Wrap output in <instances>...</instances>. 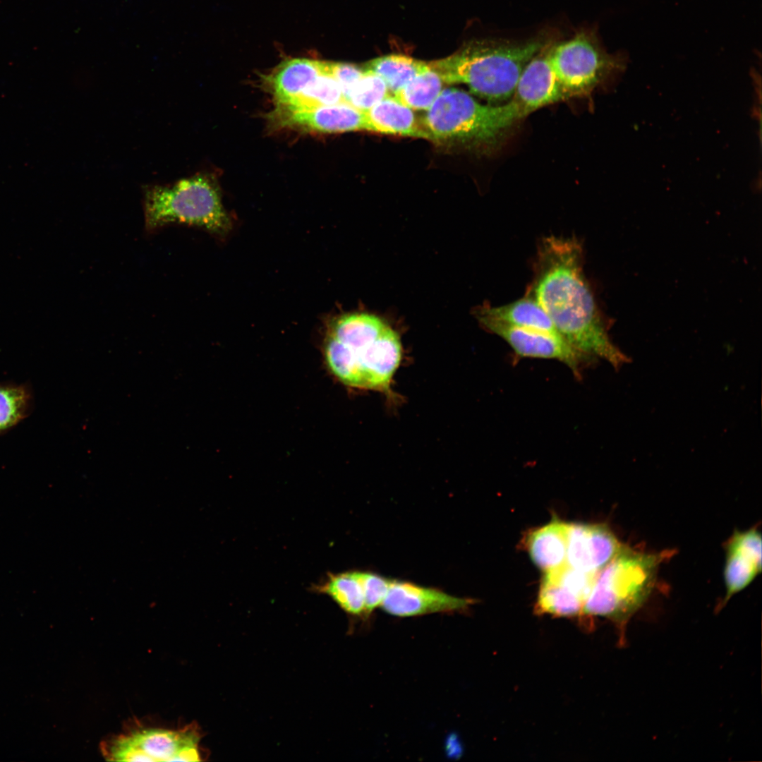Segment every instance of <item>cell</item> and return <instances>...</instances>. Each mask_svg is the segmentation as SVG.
Wrapping results in <instances>:
<instances>
[{
  "label": "cell",
  "mask_w": 762,
  "mask_h": 762,
  "mask_svg": "<svg viewBox=\"0 0 762 762\" xmlns=\"http://www.w3.org/2000/svg\"><path fill=\"white\" fill-rule=\"evenodd\" d=\"M672 551L651 553L622 545L596 574L581 623L588 629L594 617L609 619L620 634L649 598L660 564Z\"/></svg>",
  "instance_id": "5"
},
{
  "label": "cell",
  "mask_w": 762,
  "mask_h": 762,
  "mask_svg": "<svg viewBox=\"0 0 762 762\" xmlns=\"http://www.w3.org/2000/svg\"><path fill=\"white\" fill-rule=\"evenodd\" d=\"M583 262V248L576 238H543L526 294L539 303L575 350L591 361L598 358L619 366L624 356L611 341Z\"/></svg>",
  "instance_id": "1"
},
{
  "label": "cell",
  "mask_w": 762,
  "mask_h": 762,
  "mask_svg": "<svg viewBox=\"0 0 762 762\" xmlns=\"http://www.w3.org/2000/svg\"><path fill=\"white\" fill-rule=\"evenodd\" d=\"M368 131L430 140L421 119L411 109L389 95L364 111Z\"/></svg>",
  "instance_id": "16"
},
{
  "label": "cell",
  "mask_w": 762,
  "mask_h": 762,
  "mask_svg": "<svg viewBox=\"0 0 762 762\" xmlns=\"http://www.w3.org/2000/svg\"><path fill=\"white\" fill-rule=\"evenodd\" d=\"M761 535L755 528L734 531L726 545L724 567L725 605L748 586L761 572Z\"/></svg>",
  "instance_id": "14"
},
{
  "label": "cell",
  "mask_w": 762,
  "mask_h": 762,
  "mask_svg": "<svg viewBox=\"0 0 762 762\" xmlns=\"http://www.w3.org/2000/svg\"><path fill=\"white\" fill-rule=\"evenodd\" d=\"M32 406V395L25 385L0 383V434L27 418Z\"/></svg>",
  "instance_id": "24"
},
{
  "label": "cell",
  "mask_w": 762,
  "mask_h": 762,
  "mask_svg": "<svg viewBox=\"0 0 762 762\" xmlns=\"http://www.w3.org/2000/svg\"><path fill=\"white\" fill-rule=\"evenodd\" d=\"M143 208L147 233L172 224L197 226L217 234H224L231 227L219 186L208 174L145 186Z\"/></svg>",
  "instance_id": "6"
},
{
  "label": "cell",
  "mask_w": 762,
  "mask_h": 762,
  "mask_svg": "<svg viewBox=\"0 0 762 762\" xmlns=\"http://www.w3.org/2000/svg\"><path fill=\"white\" fill-rule=\"evenodd\" d=\"M329 373L344 385L394 397L392 385L402 358L399 334L380 318L349 313L329 325L323 347Z\"/></svg>",
  "instance_id": "2"
},
{
  "label": "cell",
  "mask_w": 762,
  "mask_h": 762,
  "mask_svg": "<svg viewBox=\"0 0 762 762\" xmlns=\"http://www.w3.org/2000/svg\"><path fill=\"white\" fill-rule=\"evenodd\" d=\"M442 84L438 74L430 68L415 76L392 96L411 109L427 110L442 92Z\"/></svg>",
  "instance_id": "23"
},
{
  "label": "cell",
  "mask_w": 762,
  "mask_h": 762,
  "mask_svg": "<svg viewBox=\"0 0 762 762\" xmlns=\"http://www.w3.org/2000/svg\"><path fill=\"white\" fill-rule=\"evenodd\" d=\"M543 47L541 39L475 40L428 66L443 83L464 84L487 103L499 105L512 98L524 68Z\"/></svg>",
  "instance_id": "3"
},
{
  "label": "cell",
  "mask_w": 762,
  "mask_h": 762,
  "mask_svg": "<svg viewBox=\"0 0 762 762\" xmlns=\"http://www.w3.org/2000/svg\"><path fill=\"white\" fill-rule=\"evenodd\" d=\"M476 315L485 329L504 340L519 357L559 361L577 378L581 377L582 367L591 361L575 350L561 335L513 326L480 310Z\"/></svg>",
  "instance_id": "9"
},
{
  "label": "cell",
  "mask_w": 762,
  "mask_h": 762,
  "mask_svg": "<svg viewBox=\"0 0 762 762\" xmlns=\"http://www.w3.org/2000/svg\"><path fill=\"white\" fill-rule=\"evenodd\" d=\"M355 572L363 589L364 618H367L376 608L381 606L389 588L391 579L369 571L355 570Z\"/></svg>",
  "instance_id": "26"
},
{
  "label": "cell",
  "mask_w": 762,
  "mask_h": 762,
  "mask_svg": "<svg viewBox=\"0 0 762 762\" xmlns=\"http://www.w3.org/2000/svg\"><path fill=\"white\" fill-rule=\"evenodd\" d=\"M362 69L380 77L392 95L415 76L430 69L428 63L404 56L389 54L370 60Z\"/></svg>",
  "instance_id": "21"
},
{
  "label": "cell",
  "mask_w": 762,
  "mask_h": 762,
  "mask_svg": "<svg viewBox=\"0 0 762 762\" xmlns=\"http://www.w3.org/2000/svg\"><path fill=\"white\" fill-rule=\"evenodd\" d=\"M471 598L450 595L439 588L420 586L402 580H391L381 608L399 617L433 613H456L467 611L473 605Z\"/></svg>",
  "instance_id": "11"
},
{
  "label": "cell",
  "mask_w": 762,
  "mask_h": 762,
  "mask_svg": "<svg viewBox=\"0 0 762 762\" xmlns=\"http://www.w3.org/2000/svg\"><path fill=\"white\" fill-rule=\"evenodd\" d=\"M269 119L276 126L320 133L368 131L364 112L346 103L293 111L274 109Z\"/></svg>",
  "instance_id": "13"
},
{
  "label": "cell",
  "mask_w": 762,
  "mask_h": 762,
  "mask_svg": "<svg viewBox=\"0 0 762 762\" xmlns=\"http://www.w3.org/2000/svg\"><path fill=\"white\" fill-rule=\"evenodd\" d=\"M596 574L574 569L567 564L545 572L535 605L538 615L578 618L583 609Z\"/></svg>",
  "instance_id": "10"
},
{
  "label": "cell",
  "mask_w": 762,
  "mask_h": 762,
  "mask_svg": "<svg viewBox=\"0 0 762 762\" xmlns=\"http://www.w3.org/2000/svg\"><path fill=\"white\" fill-rule=\"evenodd\" d=\"M341 103H346L341 89L329 73L327 61H322L320 73L314 83L289 102L276 104L275 109L293 111Z\"/></svg>",
  "instance_id": "22"
},
{
  "label": "cell",
  "mask_w": 762,
  "mask_h": 762,
  "mask_svg": "<svg viewBox=\"0 0 762 762\" xmlns=\"http://www.w3.org/2000/svg\"><path fill=\"white\" fill-rule=\"evenodd\" d=\"M202 733L198 724L176 728L135 720L102 741V756L110 761H202Z\"/></svg>",
  "instance_id": "7"
},
{
  "label": "cell",
  "mask_w": 762,
  "mask_h": 762,
  "mask_svg": "<svg viewBox=\"0 0 762 762\" xmlns=\"http://www.w3.org/2000/svg\"><path fill=\"white\" fill-rule=\"evenodd\" d=\"M327 65L329 73L338 82L345 100V97L363 75L364 71L362 68L348 63L327 61Z\"/></svg>",
  "instance_id": "27"
},
{
  "label": "cell",
  "mask_w": 762,
  "mask_h": 762,
  "mask_svg": "<svg viewBox=\"0 0 762 762\" xmlns=\"http://www.w3.org/2000/svg\"><path fill=\"white\" fill-rule=\"evenodd\" d=\"M421 118L430 141L467 149L497 147L509 129L524 118L512 101L482 104L456 87L442 90Z\"/></svg>",
  "instance_id": "4"
},
{
  "label": "cell",
  "mask_w": 762,
  "mask_h": 762,
  "mask_svg": "<svg viewBox=\"0 0 762 762\" xmlns=\"http://www.w3.org/2000/svg\"><path fill=\"white\" fill-rule=\"evenodd\" d=\"M550 66L567 99L589 93L627 64L624 54H607L592 36L579 34L547 51Z\"/></svg>",
  "instance_id": "8"
},
{
  "label": "cell",
  "mask_w": 762,
  "mask_h": 762,
  "mask_svg": "<svg viewBox=\"0 0 762 762\" xmlns=\"http://www.w3.org/2000/svg\"><path fill=\"white\" fill-rule=\"evenodd\" d=\"M567 99L549 63L547 52L536 54L524 68L512 100L526 117Z\"/></svg>",
  "instance_id": "15"
},
{
  "label": "cell",
  "mask_w": 762,
  "mask_h": 762,
  "mask_svg": "<svg viewBox=\"0 0 762 762\" xmlns=\"http://www.w3.org/2000/svg\"><path fill=\"white\" fill-rule=\"evenodd\" d=\"M322 61L295 58L281 63L264 83L273 95L276 104H285L311 85L320 73Z\"/></svg>",
  "instance_id": "17"
},
{
  "label": "cell",
  "mask_w": 762,
  "mask_h": 762,
  "mask_svg": "<svg viewBox=\"0 0 762 762\" xmlns=\"http://www.w3.org/2000/svg\"><path fill=\"white\" fill-rule=\"evenodd\" d=\"M479 310L513 326L560 335L545 310L528 294L508 304L497 307L484 306Z\"/></svg>",
  "instance_id": "20"
},
{
  "label": "cell",
  "mask_w": 762,
  "mask_h": 762,
  "mask_svg": "<svg viewBox=\"0 0 762 762\" xmlns=\"http://www.w3.org/2000/svg\"><path fill=\"white\" fill-rule=\"evenodd\" d=\"M389 95L387 87L380 77L373 73L364 71L345 97V102L364 111Z\"/></svg>",
  "instance_id": "25"
},
{
  "label": "cell",
  "mask_w": 762,
  "mask_h": 762,
  "mask_svg": "<svg viewBox=\"0 0 762 762\" xmlns=\"http://www.w3.org/2000/svg\"><path fill=\"white\" fill-rule=\"evenodd\" d=\"M310 591L328 596L349 615L365 616L363 592L355 570L327 572L321 581L310 586Z\"/></svg>",
  "instance_id": "19"
},
{
  "label": "cell",
  "mask_w": 762,
  "mask_h": 762,
  "mask_svg": "<svg viewBox=\"0 0 762 762\" xmlns=\"http://www.w3.org/2000/svg\"><path fill=\"white\" fill-rule=\"evenodd\" d=\"M569 524L553 519L531 531L526 538V547L533 562L544 572L567 564Z\"/></svg>",
  "instance_id": "18"
},
{
  "label": "cell",
  "mask_w": 762,
  "mask_h": 762,
  "mask_svg": "<svg viewBox=\"0 0 762 762\" xmlns=\"http://www.w3.org/2000/svg\"><path fill=\"white\" fill-rule=\"evenodd\" d=\"M622 545L604 524H569L567 564L574 569L596 574Z\"/></svg>",
  "instance_id": "12"
}]
</instances>
